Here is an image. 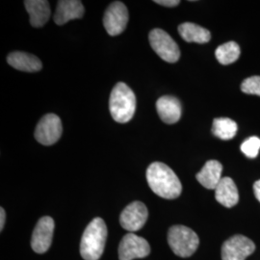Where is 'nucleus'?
Listing matches in <instances>:
<instances>
[{"instance_id": "25", "label": "nucleus", "mask_w": 260, "mask_h": 260, "mask_svg": "<svg viewBox=\"0 0 260 260\" xmlns=\"http://www.w3.org/2000/svg\"><path fill=\"white\" fill-rule=\"evenodd\" d=\"M5 217H6L5 210L3 209V207H1V208H0V231H1V232L3 231V228H4V223H5Z\"/></svg>"}, {"instance_id": "13", "label": "nucleus", "mask_w": 260, "mask_h": 260, "mask_svg": "<svg viewBox=\"0 0 260 260\" xmlns=\"http://www.w3.org/2000/svg\"><path fill=\"white\" fill-rule=\"evenodd\" d=\"M156 109L160 119L168 124L176 123L181 118V103L175 96H161L156 102Z\"/></svg>"}, {"instance_id": "12", "label": "nucleus", "mask_w": 260, "mask_h": 260, "mask_svg": "<svg viewBox=\"0 0 260 260\" xmlns=\"http://www.w3.org/2000/svg\"><path fill=\"white\" fill-rule=\"evenodd\" d=\"M85 9L81 1L78 0H60L57 4L54 14V22L57 25H64L73 19H81Z\"/></svg>"}, {"instance_id": "10", "label": "nucleus", "mask_w": 260, "mask_h": 260, "mask_svg": "<svg viewBox=\"0 0 260 260\" xmlns=\"http://www.w3.org/2000/svg\"><path fill=\"white\" fill-rule=\"evenodd\" d=\"M149 211L147 206L141 202H133L127 205L120 216V223L122 229L135 233L141 230L148 220Z\"/></svg>"}, {"instance_id": "23", "label": "nucleus", "mask_w": 260, "mask_h": 260, "mask_svg": "<svg viewBox=\"0 0 260 260\" xmlns=\"http://www.w3.org/2000/svg\"><path fill=\"white\" fill-rule=\"evenodd\" d=\"M154 2L165 7H176L180 3L179 0H155Z\"/></svg>"}, {"instance_id": "17", "label": "nucleus", "mask_w": 260, "mask_h": 260, "mask_svg": "<svg viewBox=\"0 0 260 260\" xmlns=\"http://www.w3.org/2000/svg\"><path fill=\"white\" fill-rule=\"evenodd\" d=\"M7 62L14 69L26 73H36L43 68V64L38 57L21 51L10 53L7 57Z\"/></svg>"}, {"instance_id": "18", "label": "nucleus", "mask_w": 260, "mask_h": 260, "mask_svg": "<svg viewBox=\"0 0 260 260\" xmlns=\"http://www.w3.org/2000/svg\"><path fill=\"white\" fill-rule=\"evenodd\" d=\"M178 32L187 43L205 44L211 39V34L207 29L192 22H184L180 24L178 26Z\"/></svg>"}, {"instance_id": "20", "label": "nucleus", "mask_w": 260, "mask_h": 260, "mask_svg": "<svg viewBox=\"0 0 260 260\" xmlns=\"http://www.w3.org/2000/svg\"><path fill=\"white\" fill-rule=\"evenodd\" d=\"M240 47L235 42H228L217 47L215 56L222 65H231L236 62L240 56Z\"/></svg>"}, {"instance_id": "14", "label": "nucleus", "mask_w": 260, "mask_h": 260, "mask_svg": "<svg viewBox=\"0 0 260 260\" xmlns=\"http://www.w3.org/2000/svg\"><path fill=\"white\" fill-rule=\"evenodd\" d=\"M25 9L29 14L30 24L33 27H43L50 18V6L47 0H26Z\"/></svg>"}, {"instance_id": "21", "label": "nucleus", "mask_w": 260, "mask_h": 260, "mask_svg": "<svg viewBox=\"0 0 260 260\" xmlns=\"http://www.w3.org/2000/svg\"><path fill=\"white\" fill-rule=\"evenodd\" d=\"M260 149V139L252 136L243 142L241 145L242 152L249 158H255L258 155Z\"/></svg>"}, {"instance_id": "9", "label": "nucleus", "mask_w": 260, "mask_h": 260, "mask_svg": "<svg viewBox=\"0 0 260 260\" xmlns=\"http://www.w3.org/2000/svg\"><path fill=\"white\" fill-rule=\"evenodd\" d=\"M255 251L254 243L244 235H234L222 246V259L245 260Z\"/></svg>"}, {"instance_id": "15", "label": "nucleus", "mask_w": 260, "mask_h": 260, "mask_svg": "<svg viewBox=\"0 0 260 260\" xmlns=\"http://www.w3.org/2000/svg\"><path fill=\"white\" fill-rule=\"evenodd\" d=\"M223 172L222 164L217 160H209L205 164L204 168L199 172L196 177L198 181L209 190H215L220 183Z\"/></svg>"}, {"instance_id": "24", "label": "nucleus", "mask_w": 260, "mask_h": 260, "mask_svg": "<svg viewBox=\"0 0 260 260\" xmlns=\"http://www.w3.org/2000/svg\"><path fill=\"white\" fill-rule=\"evenodd\" d=\"M253 192H254V196L257 199V201L260 203V179L255 181L253 184Z\"/></svg>"}, {"instance_id": "11", "label": "nucleus", "mask_w": 260, "mask_h": 260, "mask_svg": "<svg viewBox=\"0 0 260 260\" xmlns=\"http://www.w3.org/2000/svg\"><path fill=\"white\" fill-rule=\"evenodd\" d=\"M54 221L51 217H43L39 220L31 239V247L37 253H45L51 246L54 232Z\"/></svg>"}, {"instance_id": "2", "label": "nucleus", "mask_w": 260, "mask_h": 260, "mask_svg": "<svg viewBox=\"0 0 260 260\" xmlns=\"http://www.w3.org/2000/svg\"><path fill=\"white\" fill-rule=\"evenodd\" d=\"M107 238V228L102 218L88 224L80 243V254L85 260H99L103 255Z\"/></svg>"}, {"instance_id": "16", "label": "nucleus", "mask_w": 260, "mask_h": 260, "mask_svg": "<svg viewBox=\"0 0 260 260\" xmlns=\"http://www.w3.org/2000/svg\"><path fill=\"white\" fill-rule=\"evenodd\" d=\"M216 201L224 207L231 208L238 204V189L231 177H223L215 189Z\"/></svg>"}, {"instance_id": "5", "label": "nucleus", "mask_w": 260, "mask_h": 260, "mask_svg": "<svg viewBox=\"0 0 260 260\" xmlns=\"http://www.w3.org/2000/svg\"><path fill=\"white\" fill-rule=\"evenodd\" d=\"M149 44L162 60L168 63H176L180 57V50L174 39L166 31L155 28L150 31Z\"/></svg>"}, {"instance_id": "19", "label": "nucleus", "mask_w": 260, "mask_h": 260, "mask_svg": "<svg viewBox=\"0 0 260 260\" xmlns=\"http://www.w3.org/2000/svg\"><path fill=\"white\" fill-rule=\"evenodd\" d=\"M237 130V123L230 118H217L213 121L212 133L219 139L224 141L233 139Z\"/></svg>"}, {"instance_id": "3", "label": "nucleus", "mask_w": 260, "mask_h": 260, "mask_svg": "<svg viewBox=\"0 0 260 260\" xmlns=\"http://www.w3.org/2000/svg\"><path fill=\"white\" fill-rule=\"evenodd\" d=\"M109 110L112 118L120 123L128 122L133 118L136 111V96L126 84L119 82L113 88Z\"/></svg>"}, {"instance_id": "1", "label": "nucleus", "mask_w": 260, "mask_h": 260, "mask_svg": "<svg viewBox=\"0 0 260 260\" xmlns=\"http://www.w3.org/2000/svg\"><path fill=\"white\" fill-rule=\"evenodd\" d=\"M147 180L150 189L156 195L174 200L182 192V185L175 172L164 163L154 162L147 170Z\"/></svg>"}, {"instance_id": "7", "label": "nucleus", "mask_w": 260, "mask_h": 260, "mask_svg": "<svg viewBox=\"0 0 260 260\" xmlns=\"http://www.w3.org/2000/svg\"><path fill=\"white\" fill-rule=\"evenodd\" d=\"M63 125L60 118L55 114H47L38 122L35 138L44 146L54 145L61 138Z\"/></svg>"}, {"instance_id": "22", "label": "nucleus", "mask_w": 260, "mask_h": 260, "mask_svg": "<svg viewBox=\"0 0 260 260\" xmlns=\"http://www.w3.org/2000/svg\"><path fill=\"white\" fill-rule=\"evenodd\" d=\"M241 91L248 94L260 96V76H251L245 79L241 84Z\"/></svg>"}, {"instance_id": "4", "label": "nucleus", "mask_w": 260, "mask_h": 260, "mask_svg": "<svg viewBox=\"0 0 260 260\" xmlns=\"http://www.w3.org/2000/svg\"><path fill=\"white\" fill-rule=\"evenodd\" d=\"M168 242L175 254L185 258L195 253L200 239L194 231L185 225H174L169 230Z\"/></svg>"}, {"instance_id": "8", "label": "nucleus", "mask_w": 260, "mask_h": 260, "mask_svg": "<svg viewBox=\"0 0 260 260\" xmlns=\"http://www.w3.org/2000/svg\"><path fill=\"white\" fill-rule=\"evenodd\" d=\"M150 253V246L146 239L134 233L123 236L119 245L120 260H133L147 257Z\"/></svg>"}, {"instance_id": "6", "label": "nucleus", "mask_w": 260, "mask_h": 260, "mask_svg": "<svg viewBox=\"0 0 260 260\" xmlns=\"http://www.w3.org/2000/svg\"><path fill=\"white\" fill-rule=\"evenodd\" d=\"M128 11L121 1L111 3L105 11L103 17V25L110 36L121 34L128 23Z\"/></svg>"}]
</instances>
